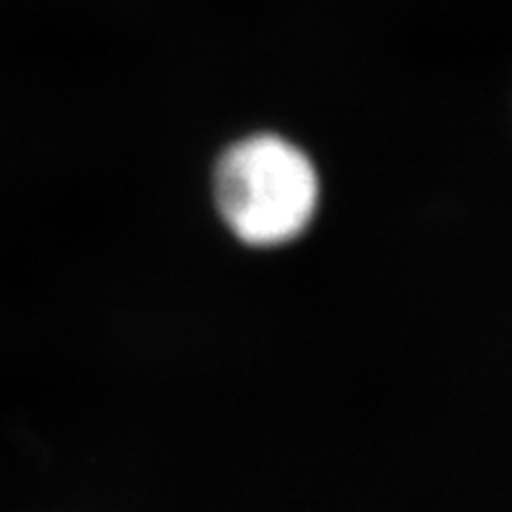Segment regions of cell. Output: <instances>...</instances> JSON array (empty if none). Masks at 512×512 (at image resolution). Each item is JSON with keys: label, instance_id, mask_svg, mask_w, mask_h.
<instances>
[{"label": "cell", "instance_id": "6da1fadb", "mask_svg": "<svg viewBox=\"0 0 512 512\" xmlns=\"http://www.w3.org/2000/svg\"><path fill=\"white\" fill-rule=\"evenodd\" d=\"M322 196L314 157L277 131L238 136L212 170L217 217L251 251H280L301 241L317 223Z\"/></svg>", "mask_w": 512, "mask_h": 512}]
</instances>
